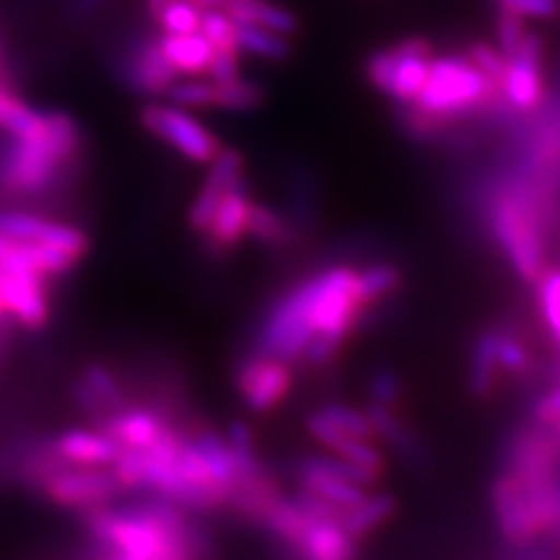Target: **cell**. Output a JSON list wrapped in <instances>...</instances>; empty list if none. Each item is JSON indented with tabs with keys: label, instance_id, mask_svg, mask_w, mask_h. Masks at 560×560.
I'll list each match as a JSON object with an SVG mask.
<instances>
[{
	"label": "cell",
	"instance_id": "6da1fadb",
	"mask_svg": "<svg viewBox=\"0 0 560 560\" xmlns=\"http://www.w3.org/2000/svg\"><path fill=\"white\" fill-rule=\"evenodd\" d=\"M490 504L506 545L528 547L556 533L560 514V440L537 423L512 434Z\"/></svg>",
	"mask_w": 560,
	"mask_h": 560
},
{
	"label": "cell",
	"instance_id": "7a4b0ae2",
	"mask_svg": "<svg viewBox=\"0 0 560 560\" xmlns=\"http://www.w3.org/2000/svg\"><path fill=\"white\" fill-rule=\"evenodd\" d=\"M477 206L486 234L506 265L535 285L549 269V245L560 220L512 164L488 175L479 187Z\"/></svg>",
	"mask_w": 560,
	"mask_h": 560
},
{
	"label": "cell",
	"instance_id": "3957f363",
	"mask_svg": "<svg viewBox=\"0 0 560 560\" xmlns=\"http://www.w3.org/2000/svg\"><path fill=\"white\" fill-rule=\"evenodd\" d=\"M84 518L98 541L129 560H199L206 551L180 506L162 495L125 510L94 506Z\"/></svg>",
	"mask_w": 560,
	"mask_h": 560
},
{
	"label": "cell",
	"instance_id": "277c9868",
	"mask_svg": "<svg viewBox=\"0 0 560 560\" xmlns=\"http://www.w3.org/2000/svg\"><path fill=\"white\" fill-rule=\"evenodd\" d=\"M80 131L68 113H45V129L33 138H12L0 156V195L38 197L55 187L59 173L75 162Z\"/></svg>",
	"mask_w": 560,
	"mask_h": 560
},
{
	"label": "cell",
	"instance_id": "5b68a950",
	"mask_svg": "<svg viewBox=\"0 0 560 560\" xmlns=\"http://www.w3.org/2000/svg\"><path fill=\"white\" fill-rule=\"evenodd\" d=\"M315 337H318V278L313 276L280 296L271 308L259 335V353L290 364L304 355Z\"/></svg>",
	"mask_w": 560,
	"mask_h": 560
},
{
	"label": "cell",
	"instance_id": "8992f818",
	"mask_svg": "<svg viewBox=\"0 0 560 560\" xmlns=\"http://www.w3.org/2000/svg\"><path fill=\"white\" fill-rule=\"evenodd\" d=\"M436 51L428 38L411 35L366 57L364 75L374 90L388 96L397 108L409 105L423 90Z\"/></svg>",
	"mask_w": 560,
	"mask_h": 560
},
{
	"label": "cell",
	"instance_id": "52a82bcc",
	"mask_svg": "<svg viewBox=\"0 0 560 560\" xmlns=\"http://www.w3.org/2000/svg\"><path fill=\"white\" fill-rule=\"evenodd\" d=\"M533 353L525 341L510 327H488L471 348L469 385L471 393L488 397L502 383L528 376Z\"/></svg>",
	"mask_w": 560,
	"mask_h": 560
},
{
	"label": "cell",
	"instance_id": "ba28073f",
	"mask_svg": "<svg viewBox=\"0 0 560 560\" xmlns=\"http://www.w3.org/2000/svg\"><path fill=\"white\" fill-rule=\"evenodd\" d=\"M45 276L35 271L28 261L16 253L10 241L8 253L0 257V294L10 318L22 327L38 331L49 323V302L45 290Z\"/></svg>",
	"mask_w": 560,
	"mask_h": 560
},
{
	"label": "cell",
	"instance_id": "9c48e42d",
	"mask_svg": "<svg viewBox=\"0 0 560 560\" xmlns=\"http://www.w3.org/2000/svg\"><path fill=\"white\" fill-rule=\"evenodd\" d=\"M140 125L195 164H210L222 150L220 140L210 133V129H206L197 117H191L178 105H145L140 110Z\"/></svg>",
	"mask_w": 560,
	"mask_h": 560
},
{
	"label": "cell",
	"instance_id": "30bf717a",
	"mask_svg": "<svg viewBox=\"0 0 560 560\" xmlns=\"http://www.w3.org/2000/svg\"><path fill=\"white\" fill-rule=\"evenodd\" d=\"M40 483L51 502L84 512L108 504L119 493V483L108 471L78 465L70 467V463L51 469Z\"/></svg>",
	"mask_w": 560,
	"mask_h": 560
},
{
	"label": "cell",
	"instance_id": "8fae6325",
	"mask_svg": "<svg viewBox=\"0 0 560 560\" xmlns=\"http://www.w3.org/2000/svg\"><path fill=\"white\" fill-rule=\"evenodd\" d=\"M236 388L250 411H271L285 399L292 388L290 364L273 355L255 353L238 366Z\"/></svg>",
	"mask_w": 560,
	"mask_h": 560
},
{
	"label": "cell",
	"instance_id": "7c38bea8",
	"mask_svg": "<svg viewBox=\"0 0 560 560\" xmlns=\"http://www.w3.org/2000/svg\"><path fill=\"white\" fill-rule=\"evenodd\" d=\"M117 73L140 96H166L171 84L178 80V70L166 59L160 38H143L131 45L129 55L121 57Z\"/></svg>",
	"mask_w": 560,
	"mask_h": 560
},
{
	"label": "cell",
	"instance_id": "4fadbf2b",
	"mask_svg": "<svg viewBox=\"0 0 560 560\" xmlns=\"http://www.w3.org/2000/svg\"><path fill=\"white\" fill-rule=\"evenodd\" d=\"M243 171H245L243 154L234 148H222L215 160L210 162L206 180L187 213V222L197 234L203 236L208 232V226L213 222L215 210L226 191L243 180Z\"/></svg>",
	"mask_w": 560,
	"mask_h": 560
},
{
	"label": "cell",
	"instance_id": "5bb4252c",
	"mask_svg": "<svg viewBox=\"0 0 560 560\" xmlns=\"http://www.w3.org/2000/svg\"><path fill=\"white\" fill-rule=\"evenodd\" d=\"M250 203L253 199L248 195V185H245V180H241L226 191L215 210L213 222H210L208 232L203 234L208 250H213L215 255H224L236 248L243 236L248 234Z\"/></svg>",
	"mask_w": 560,
	"mask_h": 560
},
{
	"label": "cell",
	"instance_id": "9a60e30c",
	"mask_svg": "<svg viewBox=\"0 0 560 560\" xmlns=\"http://www.w3.org/2000/svg\"><path fill=\"white\" fill-rule=\"evenodd\" d=\"M296 549L304 560H355V539L335 518H308Z\"/></svg>",
	"mask_w": 560,
	"mask_h": 560
},
{
	"label": "cell",
	"instance_id": "2e32d148",
	"mask_svg": "<svg viewBox=\"0 0 560 560\" xmlns=\"http://www.w3.org/2000/svg\"><path fill=\"white\" fill-rule=\"evenodd\" d=\"M103 428H105V434L113 436L121 448L148 451L156 440H160L162 432L168 425L160 416L148 409H125V411H115L108 420H105Z\"/></svg>",
	"mask_w": 560,
	"mask_h": 560
},
{
	"label": "cell",
	"instance_id": "e0dca14e",
	"mask_svg": "<svg viewBox=\"0 0 560 560\" xmlns=\"http://www.w3.org/2000/svg\"><path fill=\"white\" fill-rule=\"evenodd\" d=\"M121 446L108 434L70 430L57 440L55 453L61 460L78 467H105L117 460Z\"/></svg>",
	"mask_w": 560,
	"mask_h": 560
},
{
	"label": "cell",
	"instance_id": "ac0fdd59",
	"mask_svg": "<svg viewBox=\"0 0 560 560\" xmlns=\"http://www.w3.org/2000/svg\"><path fill=\"white\" fill-rule=\"evenodd\" d=\"M73 395L78 407L92 416L115 413V409L121 405V388L117 378L98 362L90 364L82 372L73 385Z\"/></svg>",
	"mask_w": 560,
	"mask_h": 560
},
{
	"label": "cell",
	"instance_id": "d6986e66",
	"mask_svg": "<svg viewBox=\"0 0 560 560\" xmlns=\"http://www.w3.org/2000/svg\"><path fill=\"white\" fill-rule=\"evenodd\" d=\"M162 49L171 66L178 70V75H206L208 66L215 57V49L201 31L185 35H162Z\"/></svg>",
	"mask_w": 560,
	"mask_h": 560
},
{
	"label": "cell",
	"instance_id": "ffe728a7",
	"mask_svg": "<svg viewBox=\"0 0 560 560\" xmlns=\"http://www.w3.org/2000/svg\"><path fill=\"white\" fill-rule=\"evenodd\" d=\"M222 10L236 24H253L283 35H294L296 28H300V22H296V16L290 10L273 5L269 0H226Z\"/></svg>",
	"mask_w": 560,
	"mask_h": 560
},
{
	"label": "cell",
	"instance_id": "44dd1931",
	"mask_svg": "<svg viewBox=\"0 0 560 560\" xmlns=\"http://www.w3.org/2000/svg\"><path fill=\"white\" fill-rule=\"evenodd\" d=\"M248 236L267 245V248H290L300 238V226L285 220L267 203L253 201L248 210Z\"/></svg>",
	"mask_w": 560,
	"mask_h": 560
},
{
	"label": "cell",
	"instance_id": "7402d4cb",
	"mask_svg": "<svg viewBox=\"0 0 560 560\" xmlns=\"http://www.w3.org/2000/svg\"><path fill=\"white\" fill-rule=\"evenodd\" d=\"M195 444H197L215 486L220 490H224L226 498H232L238 477H236V463H234V455L230 451V444H226L222 436L213 430H203L195 440Z\"/></svg>",
	"mask_w": 560,
	"mask_h": 560
},
{
	"label": "cell",
	"instance_id": "603a6c76",
	"mask_svg": "<svg viewBox=\"0 0 560 560\" xmlns=\"http://www.w3.org/2000/svg\"><path fill=\"white\" fill-rule=\"evenodd\" d=\"M395 512V500L388 493H376L366 495L360 504L350 506V510L341 512L339 523L343 530L353 537L355 541L374 533L381 523L388 521Z\"/></svg>",
	"mask_w": 560,
	"mask_h": 560
},
{
	"label": "cell",
	"instance_id": "cb8c5ba5",
	"mask_svg": "<svg viewBox=\"0 0 560 560\" xmlns=\"http://www.w3.org/2000/svg\"><path fill=\"white\" fill-rule=\"evenodd\" d=\"M259 518L265 521L280 539H285L288 545H294V547L300 545L302 533L308 523L306 512L296 504V500H288L278 493L267 502Z\"/></svg>",
	"mask_w": 560,
	"mask_h": 560
},
{
	"label": "cell",
	"instance_id": "d4e9b609",
	"mask_svg": "<svg viewBox=\"0 0 560 560\" xmlns=\"http://www.w3.org/2000/svg\"><path fill=\"white\" fill-rule=\"evenodd\" d=\"M236 38L241 55H253L265 61H285L292 55L290 38L283 33H276L253 24H236Z\"/></svg>",
	"mask_w": 560,
	"mask_h": 560
},
{
	"label": "cell",
	"instance_id": "484cf974",
	"mask_svg": "<svg viewBox=\"0 0 560 560\" xmlns=\"http://www.w3.org/2000/svg\"><path fill=\"white\" fill-rule=\"evenodd\" d=\"M399 285H401V273L393 265H385V261L364 267L355 276L358 296L364 306H372L385 300V296H390Z\"/></svg>",
	"mask_w": 560,
	"mask_h": 560
},
{
	"label": "cell",
	"instance_id": "4316f807",
	"mask_svg": "<svg viewBox=\"0 0 560 560\" xmlns=\"http://www.w3.org/2000/svg\"><path fill=\"white\" fill-rule=\"evenodd\" d=\"M364 413H366V418H370V423L374 428V436H378V440H383V442H388L393 448L405 453L407 458H416L418 444L413 442L411 432L395 418L390 407H381L372 401L370 409H366Z\"/></svg>",
	"mask_w": 560,
	"mask_h": 560
},
{
	"label": "cell",
	"instance_id": "83f0119b",
	"mask_svg": "<svg viewBox=\"0 0 560 560\" xmlns=\"http://www.w3.org/2000/svg\"><path fill=\"white\" fill-rule=\"evenodd\" d=\"M265 103V90L250 80H226L215 82V108L232 113L257 110Z\"/></svg>",
	"mask_w": 560,
	"mask_h": 560
},
{
	"label": "cell",
	"instance_id": "f1b7e54d",
	"mask_svg": "<svg viewBox=\"0 0 560 560\" xmlns=\"http://www.w3.org/2000/svg\"><path fill=\"white\" fill-rule=\"evenodd\" d=\"M14 245H16V253H20L28 265L45 278L63 276L78 265V259L73 255H68L59 248H51V245H45V243H14Z\"/></svg>",
	"mask_w": 560,
	"mask_h": 560
},
{
	"label": "cell",
	"instance_id": "f546056e",
	"mask_svg": "<svg viewBox=\"0 0 560 560\" xmlns=\"http://www.w3.org/2000/svg\"><path fill=\"white\" fill-rule=\"evenodd\" d=\"M541 323L549 329L556 346L560 343V269H547L535 283Z\"/></svg>",
	"mask_w": 560,
	"mask_h": 560
},
{
	"label": "cell",
	"instance_id": "4dcf8cb0",
	"mask_svg": "<svg viewBox=\"0 0 560 560\" xmlns=\"http://www.w3.org/2000/svg\"><path fill=\"white\" fill-rule=\"evenodd\" d=\"M199 31L203 38L213 45L215 51L241 55L238 38H236V22L224 10H206L201 14Z\"/></svg>",
	"mask_w": 560,
	"mask_h": 560
},
{
	"label": "cell",
	"instance_id": "1f68e13d",
	"mask_svg": "<svg viewBox=\"0 0 560 560\" xmlns=\"http://www.w3.org/2000/svg\"><path fill=\"white\" fill-rule=\"evenodd\" d=\"M173 105L185 110H206V108H215V82L210 80H175L171 84V90L166 92Z\"/></svg>",
	"mask_w": 560,
	"mask_h": 560
},
{
	"label": "cell",
	"instance_id": "d6a6232c",
	"mask_svg": "<svg viewBox=\"0 0 560 560\" xmlns=\"http://www.w3.org/2000/svg\"><path fill=\"white\" fill-rule=\"evenodd\" d=\"M495 12L512 14L523 22H553L560 16V0H490Z\"/></svg>",
	"mask_w": 560,
	"mask_h": 560
},
{
	"label": "cell",
	"instance_id": "836d02e7",
	"mask_svg": "<svg viewBox=\"0 0 560 560\" xmlns=\"http://www.w3.org/2000/svg\"><path fill=\"white\" fill-rule=\"evenodd\" d=\"M201 10L195 0H171L164 8L162 16L156 24L162 26L166 35H185V33H197L201 26Z\"/></svg>",
	"mask_w": 560,
	"mask_h": 560
},
{
	"label": "cell",
	"instance_id": "e575fe53",
	"mask_svg": "<svg viewBox=\"0 0 560 560\" xmlns=\"http://www.w3.org/2000/svg\"><path fill=\"white\" fill-rule=\"evenodd\" d=\"M318 413L343 434L360 436V440H374V428L364 411H358L346 405H327Z\"/></svg>",
	"mask_w": 560,
	"mask_h": 560
},
{
	"label": "cell",
	"instance_id": "d590c367",
	"mask_svg": "<svg viewBox=\"0 0 560 560\" xmlns=\"http://www.w3.org/2000/svg\"><path fill=\"white\" fill-rule=\"evenodd\" d=\"M370 390H372L374 405L390 407V409H393V405H395V401L399 399L401 383H399V378H397V374H395V372L383 370V372H376V374H374L372 385H370Z\"/></svg>",
	"mask_w": 560,
	"mask_h": 560
},
{
	"label": "cell",
	"instance_id": "8d00e7d4",
	"mask_svg": "<svg viewBox=\"0 0 560 560\" xmlns=\"http://www.w3.org/2000/svg\"><path fill=\"white\" fill-rule=\"evenodd\" d=\"M241 75V55H226V51H215L213 61L208 66V78L213 82L236 80Z\"/></svg>",
	"mask_w": 560,
	"mask_h": 560
},
{
	"label": "cell",
	"instance_id": "74e56055",
	"mask_svg": "<svg viewBox=\"0 0 560 560\" xmlns=\"http://www.w3.org/2000/svg\"><path fill=\"white\" fill-rule=\"evenodd\" d=\"M168 3H171V0H145V8H148V12H150V16H152L154 22L160 20L164 8H166Z\"/></svg>",
	"mask_w": 560,
	"mask_h": 560
},
{
	"label": "cell",
	"instance_id": "f35d334b",
	"mask_svg": "<svg viewBox=\"0 0 560 560\" xmlns=\"http://www.w3.org/2000/svg\"><path fill=\"white\" fill-rule=\"evenodd\" d=\"M201 12L206 10H222L226 5V0H195Z\"/></svg>",
	"mask_w": 560,
	"mask_h": 560
},
{
	"label": "cell",
	"instance_id": "ab89813d",
	"mask_svg": "<svg viewBox=\"0 0 560 560\" xmlns=\"http://www.w3.org/2000/svg\"><path fill=\"white\" fill-rule=\"evenodd\" d=\"M8 318V311H5V304H3V294H0V320Z\"/></svg>",
	"mask_w": 560,
	"mask_h": 560
},
{
	"label": "cell",
	"instance_id": "60d3db41",
	"mask_svg": "<svg viewBox=\"0 0 560 560\" xmlns=\"http://www.w3.org/2000/svg\"><path fill=\"white\" fill-rule=\"evenodd\" d=\"M556 533L560 535V514H558V523H556Z\"/></svg>",
	"mask_w": 560,
	"mask_h": 560
}]
</instances>
